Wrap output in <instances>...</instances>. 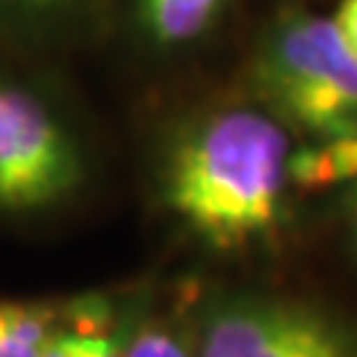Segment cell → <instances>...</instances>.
Listing matches in <instances>:
<instances>
[{"label":"cell","instance_id":"277c9868","mask_svg":"<svg viewBox=\"0 0 357 357\" xmlns=\"http://www.w3.org/2000/svg\"><path fill=\"white\" fill-rule=\"evenodd\" d=\"M82 180L85 162L75 135L38 93L0 75V212L51 209Z\"/></svg>","mask_w":357,"mask_h":357},{"label":"cell","instance_id":"9c48e42d","mask_svg":"<svg viewBox=\"0 0 357 357\" xmlns=\"http://www.w3.org/2000/svg\"><path fill=\"white\" fill-rule=\"evenodd\" d=\"M128 357H196L193 342L167 320H138L128 344Z\"/></svg>","mask_w":357,"mask_h":357},{"label":"cell","instance_id":"ba28073f","mask_svg":"<svg viewBox=\"0 0 357 357\" xmlns=\"http://www.w3.org/2000/svg\"><path fill=\"white\" fill-rule=\"evenodd\" d=\"M116 315L119 312L114 310L112 299L103 294H85L69 299L64 318L51 333L40 357H85L90 336L114 323Z\"/></svg>","mask_w":357,"mask_h":357},{"label":"cell","instance_id":"4fadbf2b","mask_svg":"<svg viewBox=\"0 0 357 357\" xmlns=\"http://www.w3.org/2000/svg\"><path fill=\"white\" fill-rule=\"evenodd\" d=\"M344 217H347V230H349V241L357 255V180L349 183V191L344 196Z\"/></svg>","mask_w":357,"mask_h":357},{"label":"cell","instance_id":"52a82bcc","mask_svg":"<svg viewBox=\"0 0 357 357\" xmlns=\"http://www.w3.org/2000/svg\"><path fill=\"white\" fill-rule=\"evenodd\" d=\"M66 302L0 299V357H40Z\"/></svg>","mask_w":357,"mask_h":357},{"label":"cell","instance_id":"7a4b0ae2","mask_svg":"<svg viewBox=\"0 0 357 357\" xmlns=\"http://www.w3.org/2000/svg\"><path fill=\"white\" fill-rule=\"evenodd\" d=\"M257 85L283 119L318 141L357 135V59L331 19L286 13L257 59Z\"/></svg>","mask_w":357,"mask_h":357},{"label":"cell","instance_id":"8992f818","mask_svg":"<svg viewBox=\"0 0 357 357\" xmlns=\"http://www.w3.org/2000/svg\"><path fill=\"white\" fill-rule=\"evenodd\" d=\"M289 180L299 191H323L357 180V135L320 138L289 153Z\"/></svg>","mask_w":357,"mask_h":357},{"label":"cell","instance_id":"7c38bea8","mask_svg":"<svg viewBox=\"0 0 357 357\" xmlns=\"http://www.w3.org/2000/svg\"><path fill=\"white\" fill-rule=\"evenodd\" d=\"M333 22L339 26L347 48L355 53V59H357V0H344V3L339 6V13H336Z\"/></svg>","mask_w":357,"mask_h":357},{"label":"cell","instance_id":"3957f363","mask_svg":"<svg viewBox=\"0 0 357 357\" xmlns=\"http://www.w3.org/2000/svg\"><path fill=\"white\" fill-rule=\"evenodd\" d=\"M196 357H357V326L305 299L225 294L202 310Z\"/></svg>","mask_w":357,"mask_h":357},{"label":"cell","instance_id":"8fae6325","mask_svg":"<svg viewBox=\"0 0 357 357\" xmlns=\"http://www.w3.org/2000/svg\"><path fill=\"white\" fill-rule=\"evenodd\" d=\"M82 0H0V8L13 13H29V16H45V13H61L77 8Z\"/></svg>","mask_w":357,"mask_h":357},{"label":"cell","instance_id":"30bf717a","mask_svg":"<svg viewBox=\"0 0 357 357\" xmlns=\"http://www.w3.org/2000/svg\"><path fill=\"white\" fill-rule=\"evenodd\" d=\"M138 318L132 315H116L114 323H109L106 328L96 331L90 336V344L85 357H128V344L130 336H132V328H135Z\"/></svg>","mask_w":357,"mask_h":357},{"label":"cell","instance_id":"6da1fadb","mask_svg":"<svg viewBox=\"0 0 357 357\" xmlns=\"http://www.w3.org/2000/svg\"><path fill=\"white\" fill-rule=\"evenodd\" d=\"M289 135L257 109H217L169 143L162 204L212 255L275 249L291 225Z\"/></svg>","mask_w":357,"mask_h":357},{"label":"cell","instance_id":"5b68a950","mask_svg":"<svg viewBox=\"0 0 357 357\" xmlns=\"http://www.w3.org/2000/svg\"><path fill=\"white\" fill-rule=\"evenodd\" d=\"M228 0H138L143 32L162 48H178L202 38Z\"/></svg>","mask_w":357,"mask_h":357}]
</instances>
